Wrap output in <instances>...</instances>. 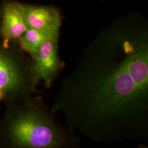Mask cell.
<instances>
[{
  "label": "cell",
  "instance_id": "5",
  "mask_svg": "<svg viewBox=\"0 0 148 148\" xmlns=\"http://www.w3.org/2000/svg\"><path fill=\"white\" fill-rule=\"evenodd\" d=\"M29 29L25 4L14 0H5L0 5V40L16 44Z\"/></svg>",
  "mask_w": 148,
  "mask_h": 148
},
{
  "label": "cell",
  "instance_id": "6",
  "mask_svg": "<svg viewBox=\"0 0 148 148\" xmlns=\"http://www.w3.org/2000/svg\"><path fill=\"white\" fill-rule=\"evenodd\" d=\"M25 16L29 28L59 32L62 18L58 10L53 7L25 4Z\"/></svg>",
  "mask_w": 148,
  "mask_h": 148
},
{
  "label": "cell",
  "instance_id": "3",
  "mask_svg": "<svg viewBox=\"0 0 148 148\" xmlns=\"http://www.w3.org/2000/svg\"><path fill=\"white\" fill-rule=\"evenodd\" d=\"M29 56L17 45L0 42V103L5 106L37 93Z\"/></svg>",
  "mask_w": 148,
  "mask_h": 148
},
{
  "label": "cell",
  "instance_id": "7",
  "mask_svg": "<svg viewBox=\"0 0 148 148\" xmlns=\"http://www.w3.org/2000/svg\"><path fill=\"white\" fill-rule=\"evenodd\" d=\"M59 32H48L29 28L16 43L18 47L29 57L36 52L43 43L52 37H59Z\"/></svg>",
  "mask_w": 148,
  "mask_h": 148
},
{
  "label": "cell",
  "instance_id": "1",
  "mask_svg": "<svg viewBox=\"0 0 148 148\" xmlns=\"http://www.w3.org/2000/svg\"><path fill=\"white\" fill-rule=\"evenodd\" d=\"M145 36L118 37L79 59L51 107L66 127L97 142H148Z\"/></svg>",
  "mask_w": 148,
  "mask_h": 148
},
{
  "label": "cell",
  "instance_id": "2",
  "mask_svg": "<svg viewBox=\"0 0 148 148\" xmlns=\"http://www.w3.org/2000/svg\"><path fill=\"white\" fill-rule=\"evenodd\" d=\"M40 96L6 105L0 120V148H77L79 138L63 127Z\"/></svg>",
  "mask_w": 148,
  "mask_h": 148
},
{
  "label": "cell",
  "instance_id": "4",
  "mask_svg": "<svg viewBox=\"0 0 148 148\" xmlns=\"http://www.w3.org/2000/svg\"><path fill=\"white\" fill-rule=\"evenodd\" d=\"M59 37L45 41L36 52L30 57L32 74L36 85L42 82L45 87L51 88L64 67L58 53Z\"/></svg>",
  "mask_w": 148,
  "mask_h": 148
}]
</instances>
